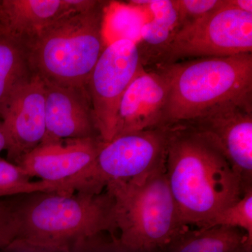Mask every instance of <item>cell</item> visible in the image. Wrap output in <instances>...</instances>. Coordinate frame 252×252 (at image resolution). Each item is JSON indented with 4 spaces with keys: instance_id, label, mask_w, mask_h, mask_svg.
I'll return each instance as SVG.
<instances>
[{
    "instance_id": "6da1fadb",
    "label": "cell",
    "mask_w": 252,
    "mask_h": 252,
    "mask_svg": "<svg viewBox=\"0 0 252 252\" xmlns=\"http://www.w3.org/2000/svg\"><path fill=\"white\" fill-rule=\"evenodd\" d=\"M14 199L17 233L7 248L87 252L105 234L117 240L114 200L106 189L99 193L36 192Z\"/></svg>"
},
{
    "instance_id": "7a4b0ae2",
    "label": "cell",
    "mask_w": 252,
    "mask_h": 252,
    "mask_svg": "<svg viewBox=\"0 0 252 252\" xmlns=\"http://www.w3.org/2000/svg\"><path fill=\"white\" fill-rule=\"evenodd\" d=\"M170 126L166 175L181 222L205 228L245 193L243 180L224 157L182 124Z\"/></svg>"
},
{
    "instance_id": "3957f363",
    "label": "cell",
    "mask_w": 252,
    "mask_h": 252,
    "mask_svg": "<svg viewBox=\"0 0 252 252\" xmlns=\"http://www.w3.org/2000/svg\"><path fill=\"white\" fill-rule=\"evenodd\" d=\"M103 3L60 18L23 42L32 73L56 85L86 88L105 48Z\"/></svg>"
},
{
    "instance_id": "277c9868",
    "label": "cell",
    "mask_w": 252,
    "mask_h": 252,
    "mask_svg": "<svg viewBox=\"0 0 252 252\" xmlns=\"http://www.w3.org/2000/svg\"><path fill=\"white\" fill-rule=\"evenodd\" d=\"M166 79L165 126L187 122L218 104L252 95V54L187 60L153 67Z\"/></svg>"
},
{
    "instance_id": "5b68a950",
    "label": "cell",
    "mask_w": 252,
    "mask_h": 252,
    "mask_svg": "<svg viewBox=\"0 0 252 252\" xmlns=\"http://www.w3.org/2000/svg\"><path fill=\"white\" fill-rule=\"evenodd\" d=\"M114 200L118 245L130 252H150L172 245L189 227L182 224L168 185L166 167L106 186Z\"/></svg>"
},
{
    "instance_id": "8992f818",
    "label": "cell",
    "mask_w": 252,
    "mask_h": 252,
    "mask_svg": "<svg viewBox=\"0 0 252 252\" xmlns=\"http://www.w3.org/2000/svg\"><path fill=\"white\" fill-rule=\"evenodd\" d=\"M243 54H252V14L235 9L225 0L218 9L184 24L153 67Z\"/></svg>"
},
{
    "instance_id": "52a82bcc",
    "label": "cell",
    "mask_w": 252,
    "mask_h": 252,
    "mask_svg": "<svg viewBox=\"0 0 252 252\" xmlns=\"http://www.w3.org/2000/svg\"><path fill=\"white\" fill-rule=\"evenodd\" d=\"M141 66L135 41L120 39L105 46L91 72L86 89L94 128L103 142L114 137L121 99Z\"/></svg>"
},
{
    "instance_id": "ba28073f",
    "label": "cell",
    "mask_w": 252,
    "mask_h": 252,
    "mask_svg": "<svg viewBox=\"0 0 252 252\" xmlns=\"http://www.w3.org/2000/svg\"><path fill=\"white\" fill-rule=\"evenodd\" d=\"M170 126L114 137L101 143L92 189L101 193L115 181L139 178L165 166Z\"/></svg>"
},
{
    "instance_id": "9c48e42d",
    "label": "cell",
    "mask_w": 252,
    "mask_h": 252,
    "mask_svg": "<svg viewBox=\"0 0 252 252\" xmlns=\"http://www.w3.org/2000/svg\"><path fill=\"white\" fill-rule=\"evenodd\" d=\"M216 149L252 187V95L228 101L189 122L180 123Z\"/></svg>"
},
{
    "instance_id": "30bf717a",
    "label": "cell",
    "mask_w": 252,
    "mask_h": 252,
    "mask_svg": "<svg viewBox=\"0 0 252 252\" xmlns=\"http://www.w3.org/2000/svg\"><path fill=\"white\" fill-rule=\"evenodd\" d=\"M102 140L99 136L40 144L17 165L31 178L66 186L72 192L91 193L96 159Z\"/></svg>"
},
{
    "instance_id": "8fae6325",
    "label": "cell",
    "mask_w": 252,
    "mask_h": 252,
    "mask_svg": "<svg viewBox=\"0 0 252 252\" xmlns=\"http://www.w3.org/2000/svg\"><path fill=\"white\" fill-rule=\"evenodd\" d=\"M0 121L7 135L9 161L18 165L45 135V97L42 79L32 74L0 104Z\"/></svg>"
},
{
    "instance_id": "7c38bea8",
    "label": "cell",
    "mask_w": 252,
    "mask_h": 252,
    "mask_svg": "<svg viewBox=\"0 0 252 252\" xmlns=\"http://www.w3.org/2000/svg\"><path fill=\"white\" fill-rule=\"evenodd\" d=\"M168 86L156 68L141 66L118 108L114 137L165 127Z\"/></svg>"
},
{
    "instance_id": "4fadbf2b",
    "label": "cell",
    "mask_w": 252,
    "mask_h": 252,
    "mask_svg": "<svg viewBox=\"0 0 252 252\" xmlns=\"http://www.w3.org/2000/svg\"><path fill=\"white\" fill-rule=\"evenodd\" d=\"M43 82L46 132L41 144L98 136L94 128L90 97L86 88Z\"/></svg>"
},
{
    "instance_id": "5bb4252c",
    "label": "cell",
    "mask_w": 252,
    "mask_h": 252,
    "mask_svg": "<svg viewBox=\"0 0 252 252\" xmlns=\"http://www.w3.org/2000/svg\"><path fill=\"white\" fill-rule=\"evenodd\" d=\"M99 3L96 0H0L3 34L22 44L60 18L90 11Z\"/></svg>"
},
{
    "instance_id": "9a60e30c",
    "label": "cell",
    "mask_w": 252,
    "mask_h": 252,
    "mask_svg": "<svg viewBox=\"0 0 252 252\" xmlns=\"http://www.w3.org/2000/svg\"><path fill=\"white\" fill-rule=\"evenodd\" d=\"M146 9L149 20L142 26L136 45L141 64L148 69L155 65L182 24L173 0H152Z\"/></svg>"
},
{
    "instance_id": "2e32d148",
    "label": "cell",
    "mask_w": 252,
    "mask_h": 252,
    "mask_svg": "<svg viewBox=\"0 0 252 252\" xmlns=\"http://www.w3.org/2000/svg\"><path fill=\"white\" fill-rule=\"evenodd\" d=\"M173 252H250L252 244L239 228L215 226L187 230L174 242Z\"/></svg>"
},
{
    "instance_id": "e0dca14e",
    "label": "cell",
    "mask_w": 252,
    "mask_h": 252,
    "mask_svg": "<svg viewBox=\"0 0 252 252\" xmlns=\"http://www.w3.org/2000/svg\"><path fill=\"white\" fill-rule=\"evenodd\" d=\"M32 74L22 44L4 34L0 36V104Z\"/></svg>"
},
{
    "instance_id": "ac0fdd59",
    "label": "cell",
    "mask_w": 252,
    "mask_h": 252,
    "mask_svg": "<svg viewBox=\"0 0 252 252\" xmlns=\"http://www.w3.org/2000/svg\"><path fill=\"white\" fill-rule=\"evenodd\" d=\"M31 179L22 167L0 158V198L36 192L72 193L66 186Z\"/></svg>"
},
{
    "instance_id": "d6986e66",
    "label": "cell",
    "mask_w": 252,
    "mask_h": 252,
    "mask_svg": "<svg viewBox=\"0 0 252 252\" xmlns=\"http://www.w3.org/2000/svg\"><path fill=\"white\" fill-rule=\"evenodd\" d=\"M227 226L245 230L252 243V188L247 189L238 202L220 212L204 228ZM203 229V228H202Z\"/></svg>"
},
{
    "instance_id": "ffe728a7",
    "label": "cell",
    "mask_w": 252,
    "mask_h": 252,
    "mask_svg": "<svg viewBox=\"0 0 252 252\" xmlns=\"http://www.w3.org/2000/svg\"><path fill=\"white\" fill-rule=\"evenodd\" d=\"M182 26L220 7L225 0H173Z\"/></svg>"
},
{
    "instance_id": "44dd1931",
    "label": "cell",
    "mask_w": 252,
    "mask_h": 252,
    "mask_svg": "<svg viewBox=\"0 0 252 252\" xmlns=\"http://www.w3.org/2000/svg\"><path fill=\"white\" fill-rule=\"evenodd\" d=\"M17 233L14 197L0 200V249H6Z\"/></svg>"
},
{
    "instance_id": "7402d4cb",
    "label": "cell",
    "mask_w": 252,
    "mask_h": 252,
    "mask_svg": "<svg viewBox=\"0 0 252 252\" xmlns=\"http://www.w3.org/2000/svg\"><path fill=\"white\" fill-rule=\"evenodd\" d=\"M228 4L243 12L252 14V0H228Z\"/></svg>"
},
{
    "instance_id": "603a6c76",
    "label": "cell",
    "mask_w": 252,
    "mask_h": 252,
    "mask_svg": "<svg viewBox=\"0 0 252 252\" xmlns=\"http://www.w3.org/2000/svg\"><path fill=\"white\" fill-rule=\"evenodd\" d=\"M9 144L7 135L2 125V123L0 121V152L6 150Z\"/></svg>"
},
{
    "instance_id": "cb8c5ba5",
    "label": "cell",
    "mask_w": 252,
    "mask_h": 252,
    "mask_svg": "<svg viewBox=\"0 0 252 252\" xmlns=\"http://www.w3.org/2000/svg\"><path fill=\"white\" fill-rule=\"evenodd\" d=\"M5 250L11 252H31L28 250H22V249L6 248Z\"/></svg>"
},
{
    "instance_id": "d4e9b609",
    "label": "cell",
    "mask_w": 252,
    "mask_h": 252,
    "mask_svg": "<svg viewBox=\"0 0 252 252\" xmlns=\"http://www.w3.org/2000/svg\"><path fill=\"white\" fill-rule=\"evenodd\" d=\"M3 35L2 28H1V23H0V36Z\"/></svg>"
}]
</instances>
